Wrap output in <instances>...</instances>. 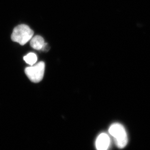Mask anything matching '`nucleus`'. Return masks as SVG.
<instances>
[{"label":"nucleus","instance_id":"5","mask_svg":"<svg viewBox=\"0 0 150 150\" xmlns=\"http://www.w3.org/2000/svg\"><path fill=\"white\" fill-rule=\"evenodd\" d=\"M46 43L44 39L40 36L37 35L32 37L30 41V45L35 50H42Z\"/></svg>","mask_w":150,"mask_h":150},{"label":"nucleus","instance_id":"2","mask_svg":"<svg viewBox=\"0 0 150 150\" xmlns=\"http://www.w3.org/2000/svg\"><path fill=\"white\" fill-rule=\"evenodd\" d=\"M34 35V31L25 24H20L15 27L11 35L13 41L23 45L29 41Z\"/></svg>","mask_w":150,"mask_h":150},{"label":"nucleus","instance_id":"3","mask_svg":"<svg viewBox=\"0 0 150 150\" xmlns=\"http://www.w3.org/2000/svg\"><path fill=\"white\" fill-rule=\"evenodd\" d=\"M45 64L43 61H40L31 66L26 67L25 73L30 81L35 83L42 81L44 76Z\"/></svg>","mask_w":150,"mask_h":150},{"label":"nucleus","instance_id":"6","mask_svg":"<svg viewBox=\"0 0 150 150\" xmlns=\"http://www.w3.org/2000/svg\"><path fill=\"white\" fill-rule=\"evenodd\" d=\"M23 59L27 64L30 65H33L37 62L38 58L37 55L34 53H30L24 56Z\"/></svg>","mask_w":150,"mask_h":150},{"label":"nucleus","instance_id":"1","mask_svg":"<svg viewBox=\"0 0 150 150\" xmlns=\"http://www.w3.org/2000/svg\"><path fill=\"white\" fill-rule=\"evenodd\" d=\"M109 133L114 137L117 148L122 149L127 144V134L123 125L119 123L112 124L109 128Z\"/></svg>","mask_w":150,"mask_h":150},{"label":"nucleus","instance_id":"4","mask_svg":"<svg viewBox=\"0 0 150 150\" xmlns=\"http://www.w3.org/2000/svg\"><path fill=\"white\" fill-rule=\"evenodd\" d=\"M110 143V139L107 134L103 133L98 136L96 140L97 150H108Z\"/></svg>","mask_w":150,"mask_h":150}]
</instances>
